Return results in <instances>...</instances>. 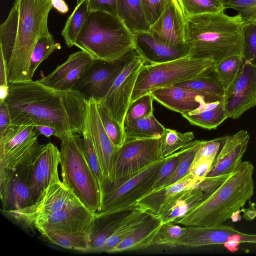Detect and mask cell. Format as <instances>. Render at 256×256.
<instances>
[{"label":"cell","mask_w":256,"mask_h":256,"mask_svg":"<svg viewBox=\"0 0 256 256\" xmlns=\"http://www.w3.org/2000/svg\"><path fill=\"white\" fill-rule=\"evenodd\" d=\"M182 116L190 124L209 130L216 128L228 118L222 98L205 102L194 110L182 114Z\"/></svg>","instance_id":"cell-26"},{"label":"cell","mask_w":256,"mask_h":256,"mask_svg":"<svg viewBox=\"0 0 256 256\" xmlns=\"http://www.w3.org/2000/svg\"><path fill=\"white\" fill-rule=\"evenodd\" d=\"M160 140V138L126 139L118 150L112 182L107 186L122 183L162 158L159 152Z\"/></svg>","instance_id":"cell-9"},{"label":"cell","mask_w":256,"mask_h":256,"mask_svg":"<svg viewBox=\"0 0 256 256\" xmlns=\"http://www.w3.org/2000/svg\"><path fill=\"white\" fill-rule=\"evenodd\" d=\"M144 64L134 48L130 50L122 70L105 96L98 102L123 126L137 77Z\"/></svg>","instance_id":"cell-11"},{"label":"cell","mask_w":256,"mask_h":256,"mask_svg":"<svg viewBox=\"0 0 256 256\" xmlns=\"http://www.w3.org/2000/svg\"><path fill=\"white\" fill-rule=\"evenodd\" d=\"M222 100L228 118H239L256 106V66L244 62L242 72L224 91Z\"/></svg>","instance_id":"cell-14"},{"label":"cell","mask_w":256,"mask_h":256,"mask_svg":"<svg viewBox=\"0 0 256 256\" xmlns=\"http://www.w3.org/2000/svg\"><path fill=\"white\" fill-rule=\"evenodd\" d=\"M174 86L199 92L218 99L222 98L224 92V88L212 72Z\"/></svg>","instance_id":"cell-35"},{"label":"cell","mask_w":256,"mask_h":256,"mask_svg":"<svg viewBox=\"0 0 256 256\" xmlns=\"http://www.w3.org/2000/svg\"><path fill=\"white\" fill-rule=\"evenodd\" d=\"M94 60H117L134 47L132 33L122 20L106 12H88L75 42Z\"/></svg>","instance_id":"cell-5"},{"label":"cell","mask_w":256,"mask_h":256,"mask_svg":"<svg viewBox=\"0 0 256 256\" xmlns=\"http://www.w3.org/2000/svg\"><path fill=\"white\" fill-rule=\"evenodd\" d=\"M220 177H206L198 186L175 194L161 210L162 224L175 222L208 197L222 183Z\"/></svg>","instance_id":"cell-16"},{"label":"cell","mask_w":256,"mask_h":256,"mask_svg":"<svg viewBox=\"0 0 256 256\" xmlns=\"http://www.w3.org/2000/svg\"><path fill=\"white\" fill-rule=\"evenodd\" d=\"M60 158L62 182L94 214L100 209L102 195L98 181L84 156L80 134L61 140Z\"/></svg>","instance_id":"cell-6"},{"label":"cell","mask_w":256,"mask_h":256,"mask_svg":"<svg viewBox=\"0 0 256 256\" xmlns=\"http://www.w3.org/2000/svg\"><path fill=\"white\" fill-rule=\"evenodd\" d=\"M38 130L32 124H12L0 136V158L23 148L38 138Z\"/></svg>","instance_id":"cell-28"},{"label":"cell","mask_w":256,"mask_h":256,"mask_svg":"<svg viewBox=\"0 0 256 256\" xmlns=\"http://www.w3.org/2000/svg\"><path fill=\"white\" fill-rule=\"evenodd\" d=\"M38 132L42 134L47 138H49L52 136H56V132L54 128L46 126H36Z\"/></svg>","instance_id":"cell-55"},{"label":"cell","mask_w":256,"mask_h":256,"mask_svg":"<svg viewBox=\"0 0 256 256\" xmlns=\"http://www.w3.org/2000/svg\"><path fill=\"white\" fill-rule=\"evenodd\" d=\"M38 156L33 162L30 179L32 204L37 200L46 188L44 177L39 164Z\"/></svg>","instance_id":"cell-48"},{"label":"cell","mask_w":256,"mask_h":256,"mask_svg":"<svg viewBox=\"0 0 256 256\" xmlns=\"http://www.w3.org/2000/svg\"><path fill=\"white\" fill-rule=\"evenodd\" d=\"M94 214L84 206L68 208L38 218L32 230L34 228L40 234L48 231L90 232Z\"/></svg>","instance_id":"cell-17"},{"label":"cell","mask_w":256,"mask_h":256,"mask_svg":"<svg viewBox=\"0 0 256 256\" xmlns=\"http://www.w3.org/2000/svg\"><path fill=\"white\" fill-rule=\"evenodd\" d=\"M39 164L42 172L46 188L61 182L58 174L60 162V150L52 142L44 144L38 156Z\"/></svg>","instance_id":"cell-32"},{"label":"cell","mask_w":256,"mask_h":256,"mask_svg":"<svg viewBox=\"0 0 256 256\" xmlns=\"http://www.w3.org/2000/svg\"><path fill=\"white\" fill-rule=\"evenodd\" d=\"M181 153L182 148L167 156L158 172L150 192L164 187L171 179L176 169Z\"/></svg>","instance_id":"cell-45"},{"label":"cell","mask_w":256,"mask_h":256,"mask_svg":"<svg viewBox=\"0 0 256 256\" xmlns=\"http://www.w3.org/2000/svg\"><path fill=\"white\" fill-rule=\"evenodd\" d=\"M186 230V226L182 227L174 222L162 224L155 236L154 245L178 246V243Z\"/></svg>","instance_id":"cell-41"},{"label":"cell","mask_w":256,"mask_h":256,"mask_svg":"<svg viewBox=\"0 0 256 256\" xmlns=\"http://www.w3.org/2000/svg\"><path fill=\"white\" fill-rule=\"evenodd\" d=\"M202 141L193 140L182 148V153L176 172L171 179L164 187L178 182L188 174Z\"/></svg>","instance_id":"cell-37"},{"label":"cell","mask_w":256,"mask_h":256,"mask_svg":"<svg viewBox=\"0 0 256 256\" xmlns=\"http://www.w3.org/2000/svg\"><path fill=\"white\" fill-rule=\"evenodd\" d=\"M81 206L84 205L61 181L48 186L32 204L16 210H0L24 228L32 230L34 222L39 218Z\"/></svg>","instance_id":"cell-10"},{"label":"cell","mask_w":256,"mask_h":256,"mask_svg":"<svg viewBox=\"0 0 256 256\" xmlns=\"http://www.w3.org/2000/svg\"><path fill=\"white\" fill-rule=\"evenodd\" d=\"M12 124L8 106L4 102H0V136Z\"/></svg>","instance_id":"cell-52"},{"label":"cell","mask_w":256,"mask_h":256,"mask_svg":"<svg viewBox=\"0 0 256 256\" xmlns=\"http://www.w3.org/2000/svg\"><path fill=\"white\" fill-rule=\"evenodd\" d=\"M88 12L100 11L118 16L116 0H88Z\"/></svg>","instance_id":"cell-50"},{"label":"cell","mask_w":256,"mask_h":256,"mask_svg":"<svg viewBox=\"0 0 256 256\" xmlns=\"http://www.w3.org/2000/svg\"><path fill=\"white\" fill-rule=\"evenodd\" d=\"M88 13V0H80L68 18L62 32V35L68 47L74 46Z\"/></svg>","instance_id":"cell-34"},{"label":"cell","mask_w":256,"mask_h":256,"mask_svg":"<svg viewBox=\"0 0 256 256\" xmlns=\"http://www.w3.org/2000/svg\"><path fill=\"white\" fill-rule=\"evenodd\" d=\"M162 222L157 215H152L132 234L114 248L110 253L135 250L154 245V241Z\"/></svg>","instance_id":"cell-25"},{"label":"cell","mask_w":256,"mask_h":256,"mask_svg":"<svg viewBox=\"0 0 256 256\" xmlns=\"http://www.w3.org/2000/svg\"><path fill=\"white\" fill-rule=\"evenodd\" d=\"M5 102L12 124L49 126L60 140L70 134L82 135L86 128L88 100L74 90H56L38 80L9 84Z\"/></svg>","instance_id":"cell-1"},{"label":"cell","mask_w":256,"mask_h":256,"mask_svg":"<svg viewBox=\"0 0 256 256\" xmlns=\"http://www.w3.org/2000/svg\"><path fill=\"white\" fill-rule=\"evenodd\" d=\"M152 215L150 212L142 208L136 207L131 210L122 219L100 252L110 253L114 248L132 234Z\"/></svg>","instance_id":"cell-27"},{"label":"cell","mask_w":256,"mask_h":256,"mask_svg":"<svg viewBox=\"0 0 256 256\" xmlns=\"http://www.w3.org/2000/svg\"><path fill=\"white\" fill-rule=\"evenodd\" d=\"M194 139V132H180L176 130L165 128L160 137V154L166 158L178 152Z\"/></svg>","instance_id":"cell-36"},{"label":"cell","mask_w":256,"mask_h":256,"mask_svg":"<svg viewBox=\"0 0 256 256\" xmlns=\"http://www.w3.org/2000/svg\"><path fill=\"white\" fill-rule=\"evenodd\" d=\"M90 232H65L48 231L41 234L50 243L62 248L87 252Z\"/></svg>","instance_id":"cell-33"},{"label":"cell","mask_w":256,"mask_h":256,"mask_svg":"<svg viewBox=\"0 0 256 256\" xmlns=\"http://www.w3.org/2000/svg\"><path fill=\"white\" fill-rule=\"evenodd\" d=\"M244 61L241 55H233L214 62L212 73L225 91L242 72Z\"/></svg>","instance_id":"cell-31"},{"label":"cell","mask_w":256,"mask_h":256,"mask_svg":"<svg viewBox=\"0 0 256 256\" xmlns=\"http://www.w3.org/2000/svg\"><path fill=\"white\" fill-rule=\"evenodd\" d=\"M150 93L158 103L181 114L194 110L205 102L220 100L174 85L158 88Z\"/></svg>","instance_id":"cell-22"},{"label":"cell","mask_w":256,"mask_h":256,"mask_svg":"<svg viewBox=\"0 0 256 256\" xmlns=\"http://www.w3.org/2000/svg\"><path fill=\"white\" fill-rule=\"evenodd\" d=\"M118 17L132 34L150 31L141 0H116Z\"/></svg>","instance_id":"cell-29"},{"label":"cell","mask_w":256,"mask_h":256,"mask_svg":"<svg viewBox=\"0 0 256 256\" xmlns=\"http://www.w3.org/2000/svg\"><path fill=\"white\" fill-rule=\"evenodd\" d=\"M128 52L114 61L94 60L72 90L78 92L88 100L94 98L100 101L122 70Z\"/></svg>","instance_id":"cell-12"},{"label":"cell","mask_w":256,"mask_h":256,"mask_svg":"<svg viewBox=\"0 0 256 256\" xmlns=\"http://www.w3.org/2000/svg\"><path fill=\"white\" fill-rule=\"evenodd\" d=\"M256 216V210H252V208L250 210H246L245 212L244 217L248 220H252Z\"/></svg>","instance_id":"cell-56"},{"label":"cell","mask_w":256,"mask_h":256,"mask_svg":"<svg viewBox=\"0 0 256 256\" xmlns=\"http://www.w3.org/2000/svg\"><path fill=\"white\" fill-rule=\"evenodd\" d=\"M167 157L160 158L140 173L117 185L107 186L101 191L102 215L136 208V202L150 192Z\"/></svg>","instance_id":"cell-8"},{"label":"cell","mask_w":256,"mask_h":256,"mask_svg":"<svg viewBox=\"0 0 256 256\" xmlns=\"http://www.w3.org/2000/svg\"><path fill=\"white\" fill-rule=\"evenodd\" d=\"M86 127L92 136L104 176L100 190L112 182L115 158L119 148L112 142L102 124L97 109L96 100H88Z\"/></svg>","instance_id":"cell-15"},{"label":"cell","mask_w":256,"mask_h":256,"mask_svg":"<svg viewBox=\"0 0 256 256\" xmlns=\"http://www.w3.org/2000/svg\"><path fill=\"white\" fill-rule=\"evenodd\" d=\"M165 128L154 114L139 118L124 124L126 139L160 138Z\"/></svg>","instance_id":"cell-30"},{"label":"cell","mask_w":256,"mask_h":256,"mask_svg":"<svg viewBox=\"0 0 256 256\" xmlns=\"http://www.w3.org/2000/svg\"><path fill=\"white\" fill-rule=\"evenodd\" d=\"M34 160L14 170L0 168L2 210H16L32 204L30 183Z\"/></svg>","instance_id":"cell-13"},{"label":"cell","mask_w":256,"mask_h":256,"mask_svg":"<svg viewBox=\"0 0 256 256\" xmlns=\"http://www.w3.org/2000/svg\"><path fill=\"white\" fill-rule=\"evenodd\" d=\"M242 57L256 66V22L244 23Z\"/></svg>","instance_id":"cell-44"},{"label":"cell","mask_w":256,"mask_h":256,"mask_svg":"<svg viewBox=\"0 0 256 256\" xmlns=\"http://www.w3.org/2000/svg\"><path fill=\"white\" fill-rule=\"evenodd\" d=\"M150 93L144 94L130 104L124 120V124L154 114L153 101Z\"/></svg>","instance_id":"cell-42"},{"label":"cell","mask_w":256,"mask_h":256,"mask_svg":"<svg viewBox=\"0 0 256 256\" xmlns=\"http://www.w3.org/2000/svg\"><path fill=\"white\" fill-rule=\"evenodd\" d=\"M132 34L134 48L146 64L165 62L190 56V48L186 44H168L156 38L150 31Z\"/></svg>","instance_id":"cell-18"},{"label":"cell","mask_w":256,"mask_h":256,"mask_svg":"<svg viewBox=\"0 0 256 256\" xmlns=\"http://www.w3.org/2000/svg\"><path fill=\"white\" fill-rule=\"evenodd\" d=\"M254 172L250 162L242 161L208 197L174 223L199 226L223 224L253 196Z\"/></svg>","instance_id":"cell-4"},{"label":"cell","mask_w":256,"mask_h":256,"mask_svg":"<svg viewBox=\"0 0 256 256\" xmlns=\"http://www.w3.org/2000/svg\"><path fill=\"white\" fill-rule=\"evenodd\" d=\"M243 25L238 14L230 16L224 11L185 16L184 41L190 56L216 62L242 56Z\"/></svg>","instance_id":"cell-3"},{"label":"cell","mask_w":256,"mask_h":256,"mask_svg":"<svg viewBox=\"0 0 256 256\" xmlns=\"http://www.w3.org/2000/svg\"><path fill=\"white\" fill-rule=\"evenodd\" d=\"M59 43L56 42L52 34L40 37L32 52L30 63V75L32 78L40 64L46 59L56 50L60 49Z\"/></svg>","instance_id":"cell-38"},{"label":"cell","mask_w":256,"mask_h":256,"mask_svg":"<svg viewBox=\"0 0 256 256\" xmlns=\"http://www.w3.org/2000/svg\"><path fill=\"white\" fill-rule=\"evenodd\" d=\"M185 16L178 0H169L150 32L157 39L174 46L184 44Z\"/></svg>","instance_id":"cell-20"},{"label":"cell","mask_w":256,"mask_h":256,"mask_svg":"<svg viewBox=\"0 0 256 256\" xmlns=\"http://www.w3.org/2000/svg\"><path fill=\"white\" fill-rule=\"evenodd\" d=\"M250 138L248 132L244 130H241L232 135L226 136L206 177L229 174L242 162Z\"/></svg>","instance_id":"cell-21"},{"label":"cell","mask_w":256,"mask_h":256,"mask_svg":"<svg viewBox=\"0 0 256 256\" xmlns=\"http://www.w3.org/2000/svg\"><path fill=\"white\" fill-rule=\"evenodd\" d=\"M202 180L196 179L188 174L174 184L150 192L138 200L136 207L144 208L152 214L158 216L163 207L175 194L196 186Z\"/></svg>","instance_id":"cell-23"},{"label":"cell","mask_w":256,"mask_h":256,"mask_svg":"<svg viewBox=\"0 0 256 256\" xmlns=\"http://www.w3.org/2000/svg\"><path fill=\"white\" fill-rule=\"evenodd\" d=\"M52 0H15L0 26V54L7 66L9 84L30 81L31 56L38 39L51 34L48 17Z\"/></svg>","instance_id":"cell-2"},{"label":"cell","mask_w":256,"mask_h":256,"mask_svg":"<svg viewBox=\"0 0 256 256\" xmlns=\"http://www.w3.org/2000/svg\"><path fill=\"white\" fill-rule=\"evenodd\" d=\"M52 8L62 14L67 13L69 10L68 6L64 0H52Z\"/></svg>","instance_id":"cell-54"},{"label":"cell","mask_w":256,"mask_h":256,"mask_svg":"<svg viewBox=\"0 0 256 256\" xmlns=\"http://www.w3.org/2000/svg\"><path fill=\"white\" fill-rule=\"evenodd\" d=\"M213 162L212 160L205 159L194 160L188 174L196 179L202 180L210 170Z\"/></svg>","instance_id":"cell-51"},{"label":"cell","mask_w":256,"mask_h":256,"mask_svg":"<svg viewBox=\"0 0 256 256\" xmlns=\"http://www.w3.org/2000/svg\"><path fill=\"white\" fill-rule=\"evenodd\" d=\"M226 136H222L208 140H202L194 160L205 159L214 161L224 142Z\"/></svg>","instance_id":"cell-47"},{"label":"cell","mask_w":256,"mask_h":256,"mask_svg":"<svg viewBox=\"0 0 256 256\" xmlns=\"http://www.w3.org/2000/svg\"><path fill=\"white\" fill-rule=\"evenodd\" d=\"M222 0L224 2V3H226L231 0Z\"/></svg>","instance_id":"cell-57"},{"label":"cell","mask_w":256,"mask_h":256,"mask_svg":"<svg viewBox=\"0 0 256 256\" xmlns=\"http://www.w3.org/2000/svg\"><path fill=\"white\" fill-rule=\"evenodd\" d=\"M97 109L104 128L112 143L120 147L126 140L124 126L115 120L107 110L96 101Z\"/></svg>","instance_id":"cell-40"},{"label":"cell","mask_w":256,"mask_h":256,"mask_svg":"<svg viewBox=\"0 0 256 256\" xmlns=\"http://www.w3.org/2000/svg\"><path fill=\"white\" fill-rule=\"evenodd\" d=\"M146 20L150 26L158 19L169 0H141Z\"/></svg>","instance_id":"cell-49"},{"label":"cell","mask_w":256,"mask_h":256,"mask_svg":"<svg viewBox=\"0 0 256 256\" xmlns=\"http://www.w3.org/2000/svg\"><path fill=\"white\" fill-rule=\"evenodd\" d=\"M94 60L83 50L75 52L70 54L64 62L53 71L37 80L56 90H72Z\"/></svg>","instance_id":"cell-19"},{"label":"cell","mask_w":256,"mask_h":256,"mask_svg":"<svg viewBox=\"0 0 256 256\" xmlns=\"http://www.w3.org/2000/svg\"><path fill=\"white\" fill-rule=\"evenodd\" d=\"M185 16L224 11L222 0H178Z\"/></svg>","instance_id":"cell-39"},{"label":"cell","mask_w":256,"mask_h":256,"mask_svg":"<svg viewBox=\"0 0 256 256\" xmlns=\"http://www.w3.org/2000/svg\"><path fill=\"white\" fill-rule=\"evenodd\" d=\"M214 64L210 58L189 56L160 64H144L137 77L130 104L156 89L210 74Z\"/></svg>","instance_id":"cell-7"},{"label":"cell","mask_w":256,"mask_h":256,"mask_svg":"<svg viewBox=\"0 0 256 256\" xmlns=\"http://www.w3.org/2000/svg\"><path fill=\"white\" fill-rule=\"evenodd\" d=\"M82 136L83 148L85 158L98 181L100 189L104 182V176L92 136L86 127L82 134Z\"/></svg>","instance_id":"cell-43"},{"label":"cell","mask_w":256,"mask_h":256,"mask_svg":"<svg viewBox=\"0 0 256 256\" xmlns=\"http://www.w3.org/2000/svg\"><path fill=\"white\" fill-rule=\"evenodd\" d=\"M8 70L6 62L0 54V86H8Z\"/></svg>","instance_id":"cell-53"},{"label":"cell","mask_w":256,"mask_h":256,"mask_svg":"<svg viewBox=\"0 0 256 256\" xmlns=\"http://www.w3.org/2000/svg\"><path fill=\"white\" fill-rule=\"evenodd\" d=\"M130 210L102 215L94 214L89 235L87 252H100L102 248L116 229L122 219Z\"/></svg>","instance_id":"cell-24"},{"label":"cell","mask_w":256,"mask_h":256,"mask_svg":"<svg viewBox=\"0 0 256 256\" xmlns=\"http://www.w3.org/2000/svg\"><path fill=\"white\" fill-rule=\"evenodd\" d=\"M225 8L236 10L244 23L256 22V0H231L225 3Z\"/></svg>","instance_id":"cell-46"}]
</instances>
